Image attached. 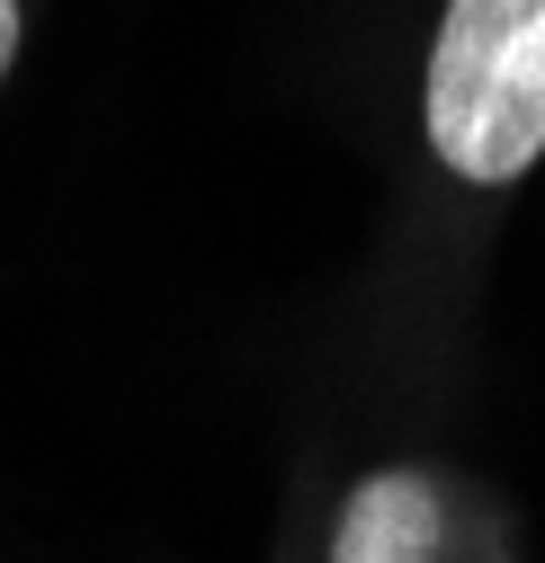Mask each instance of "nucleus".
Segmentation results:
<instances>
[{"label":"nucleus","mask_w":545,"mask_h":563,"mask_svg":"<svg viewBox=\"0 0 545 563\" xmlns=\"http://www.w3.org/2000/svg\"><path fill=\"white\" fill-rule=\"evenodd\" d=\"M10 54H19V0H0V73H10Z\"/></svg>","instance_id":"nucleus-3"},{"label":"nucleus","mask_w":545,"mask_h":563,"mask_svg":"<svg viewBox=\"0 0 545 563\" xmlns=\"http://www.w3.org/2000/svg\"><path fill=\"white\" fill-rule=\"evenodd\" d=\"M331 563H438V492L421 474H376L340 519Z\"/></svg>","instance_id":"nucleus-2"},{"label":"nucleus","mask_w":545,"mask_h":563,"mask_svg":"<svg viewBox=\"0 0 545 563\" xmlns=\"http://www.w3.org/2000/svg\"><path fill=\"white\" fill-rule=\"evenodd\" d=\"M430 144L483 188L545 153V0H447L430 45Z\"/></svg>","instance_id":"nucleus-1"}]
</instances>
